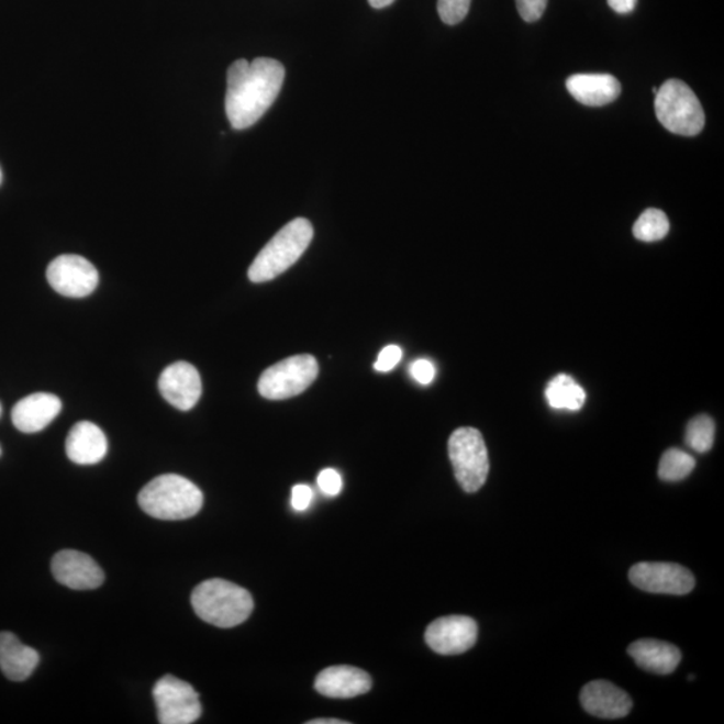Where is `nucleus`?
<instances>
[{"label":"nucleus","mask_w":724,"mask_h":724,"mask_svg":"<svg viewBox=\"0 0 724 724\" xmlns=\"http://www.w3.org/2000/svg\"><path fill=\"white\" fill-rule=\"evenodd\" d=\"M285 81V68L271 58L235 60L227 71L226 113L236 131L257 124L274 101Z\"/></svg>","instance_id":"1"},{"label":"nucleus","mask_w":724,"mask_h":724,"mask_svg":"<svg viewBox=\"0 0 724 724\" xmlns=\"http://www.w3.org/2000/svg\"><path fill=\"white\" fill-rule=\"evenodd\" d=\"M203 492L197 484L176 474L151 480L138 494L144 513L161 521L192 519L203 508Z\"/></svg>","instance_id":"2"},{"label":"nucleus","mask_w":724,"mask_h":724,"mask_svg":"<svg viewBox=\"0 0 724 724\" xmlns=\"http://www.w3.org/2000/svg\"><path fill=\"white\" fill-rule=\"evenodd\" d=\"M191 602L200 619L219 628H233L245 623L254 610L252 594L222 578L200 583L193 589Z\"/></svg>","instance_id":"3"},{"label":"nucleus","mask_w":724,"mask_h":724,"mask_svg":"<svg viewBox=\"0 0 724 724\" xmlns=\"http://www.w3.org/2000/svg\"><path fill=\"white\" fill-rule=\"evenodd\" d=\"M314 230L308 219L298 218L279 230L261 248L248 269L249 281L269 282L290 269L312 243Z\"/></svg>","instance_id":"4"},{"label":"nucleus","mask_w":724,"mask_h":724,"mask_svg":"<svg viewBox=\"0 0 724 724\" xmlns=\"http://www.w3.org/2000/svg\"><path fill=\"white\" fill-rule=\"evenodd\" d=\"M657 120L667 131L680 136H697L703 131L705 118L701 101L689 85L668 80L655 94Z\"/></svg>","instance_id":"5"},{"label":"nucleus","mask_w":724,"mask_h":724,"mask_svg":"<svg viewBox=\"0 0 724 724\" xmlns=\"http://www.w3.org/2000/svg\"><path fill=\"white\" fill-rule=\"evenodd\" d=\"M448 455L461 489L470 494L482 489L490 471L482 434L471 427L456 430L448 441Z\"/></svg>","instance_id":"6"},{"label":"nucleus","mask_w":724,"mask_h":724,"mask_svg":"<svg viewBox=\"0 0 724 724\" xmlns=\"http://www.w3.org/2000/svg\"><path fill=\"white\" fill-rule=\"evenodd\" d=\"M319 376V363L313 356L286 358L261 374L258 382L260 397L285 400L305 392Z\"/></svg>","instance_id":"7"},{"label":"nucleus","mask_w":724,"mask_h":724,"mask_svg":"<svg viewBox=\"0 0 724 724\" xmlns=\"http://www.w3.org/2000/svg\"><path fill=\"white\" fill-rule=\"evenodd\" d=\"M154 699L161 724H191L202 715L199 693L191 684L172 675L157 681Z\"/></svg>","instance_id":"8"},{"label":"nucleus","mask_w":724,"mask_h":724,"mask_svg":"<svg viewBox=\"0 0 724 724\" xmlns=\"http://www.w3.org/2000/svg\"><path fill=\"white\" fill-rule=\"evenodd\" d=\"M46 277L57 293L69 298L90 296L100 281L99 271L80 255H60L48 265Z\"/></svg>","instance_id":"9"},{"label":"nucleus","mask_w":724,"mask_h":724,"mask_svg":"<svg viewBox=\"0 0 724 724\" xmlns=\"http://www.w3.org/2000/svg\"><path fill=\"white\" fill-rule=\"evenodd\" d=\"M630 580L644 592L656 594H689L695 588V577L684 566L671 563H641L630 571Z\"/></svg>","instance_id":"10"},{"label":"nucleus","mask_w":724,"mask_h":724,"mask_svg":"<svg viewBox=\"0 0 724 724\" xmlns=\"http://www.w3.org/2000/svg\"><path fill=\"white\" fill-rule=\"evenodd\" d=\"M478 625L471 617L447 616L435 620L425 631V642L439 655H460L476 645Z\"/></svg>","instance_id":"11"},{"label":"nucleus","mask_w":724,"mask_h":724,"mask_svg":"<svg viewBox=\"0 0 724 724\" xmlns=\"http://www.w3.org/2000/svg\"><path fill=\"white\" fill-rule=\"evenodd\" d=\"M159 391L170 405L180 411H190L202 397V379L190 363H175L163 370Z\"/></svg>","instance_id":"12"},{"label":"nucleus","mask_w":724,"mask_h":724,"mask_svg":"<svg viewBox=\"0 0 724 724\" xmlns=\"http://www.w3.org/2000/svg\"><path fill=\"white\" fill-rule=\"evenodd\" d=\"M52 571L59 583L75 590L97 589L105 580L100 565L77 550L57 553L52 561Z\"/></svg>","instance_id":"13"},{"label":"nucleus","mask_w":724,"mask_h":724,"mask_svg":"<svg viewBox=\"0 0 724 724\" xmlns=\"http://www.w3.org/2000/svg\"><path fill=\"white\" fill-rule=\"evenodd\" d=\"M580 701L587 713L601 720H620L628 715L634 705L628 693L605 680L583 687Z\"/></svg>","instance_id":"14"},{"label":"nucleus","mask_w":724,"mask_h":724,"mask_svg":"<svg viewBox=\"0 0 724 724\" xmlns=\"http://www.w3.org/2000/svg\"><path fill=\"white\" fill-rule=\"evenodd\" d=\"M60 410L63 403L56 394L33 393L18 401L12 408L11 419L16 430L24 434H35L45 430L59 415Z\"/></svg>","instance_id":"15"},{"label":"nucleus","mask_w":724,"mask_h":724,"mask_svg":"<svg viewBox=\"0 0 724 724\" xmlns=\"http://www.w3.org/2000/svg\"><path fill=\"white\" fill-rule=\"evenodd\" d=\"M315 690L333 699L364 695L372 689V679L360 668L350 666L328 667L315 679Z\"/></svg>","instance_id":"16"},{"label":"nucleus","mask_w":724,"mask_h":724,"mask_svg":"<svg viewBox=\"0 0 724 724\" xmlns=\"http://www.w3.org/2000/svg\"><path fill=\"white\" fill-rule=\"evenodd\" d=\"M108 441L100 427L90 422H80L69 432L66 454L77 465H97L105 458Z\"/></svg>","instance_id":"17"},{"label":"nucleus","mask_w":724,"mask_h":724,"mask_svg":"<svg viewBox=\"0 0 724 724\" xmlns=\"http://www.w3.org/2000/svg\"><path fill=\"white\" fill-rule=\"evenodd\" d=\"M566 88L578 102L587 107H604L622 93V85L611 75H575Z\"/></svg>","instance_id":"18"},{"label":"nucleus","mask_w":724,"mask_h":724,"mask_svg":"<svg viewBox=\"0 0 724 724\" xmlns=\"http://www.w3.org/2000/svg\"><path fill=\"white\" fill-rule=\"evenodd\" d=\"M40 662L35 649L24 645L11 632H0V669L12 681H23L32 677Z\"/></svg>","instance_id":"19"},{"label":"nucleus","mask_w":724,"mask_h":724,"mask_svg":"<svg viewBox=\"0 0 724 724\" xmlns=\"http://www.w3.org/2000/svg\"><path fill=\"white\" fill-rule=\"evenodd\" d=\"M628 654L638 667L659 675L672 673L681 660L679 648L666 642L653 641V638L632 643Z\"/></svg>","instance_id":"20"},{"label":"nucleus","mask_w":724,"mask_h":724,"mask_svg":"<svg viewBox=\"0 0 724 724\" xmlns=\"http://www.w3.org/2000/svg\"><path fill=\"white\" fill-rule=\"evenodd\" d=\"M545 397L555 410L578 411L586 404L587 393L568 375H558L547 385Z\"/></svg>","instance_id":"21"},{"label":"nucleus","mask_w":724,"mask_h":724,"mask_svg":"<svg viewBox=\"0 0 724 724\" xmlns=\"http://www.w3.org/2000/svg\"><path fill=\"white\" fill-rule=\"evenodd\" d=\"M695 466L697 461L690 454L671 448L661 456L659 477L666 482H678V480L689 477Z\"/></svg>","instance_id":"22"},{"label":"nucleus","mask_w":724,"mask_h":724,"mask_svg":"<svg viewBox=\"0 0 724 724\" xmlns=\"http://www.w3.org/2000/svg\"><path fill=\"white\" fill-rule=\"evenodd\" d=\"M669 221L665 212L656 209L644 211L634 226L635 238L642 242H657L666 238Z\"/></svg>","instance_id":"23"},{"label":"nucleus","mask_w":724,"mask_h":724,"mask_svg":"<svg viewBox=\"0 0 724 724\" xmlns=\"http://www.w3.org/2000/svg\"><path fill=\"white\" fill-rule=\"evenodd\" d=\"M715 441V423L708 415L693 417L686 431L687 446L697 453H708Z\"/></svg>","instance_id":"24"},{"label":"nucleus","mask_w":724,"mask_h":724,"mask_svg":"<svg viewBox=\"0 0 724 724\" xmlns=\"http://www.w3.org/2000/svg\"><path fill=\"white\" fill-rule=\"evenodd\" d=\"M470 5L471 0H437V12L444 23L455 26L465 20Z\"/></svg>","instance_id":"25"},{"label":"nucleus","mask_w":724,"mask_h":724,"mask_svg":"<svg viewBox=\"0 0 724 724\" xmlns=\"http://www.w3.org/2000/svg\"><path fill=\"white\" fill-rule=\"evenodd\" d=\"M318 483L322 494L326 497H336L343 491V477L333 468H325L320 472Z\"/></svg>","instance_id":"26"},{"label":"nucleus","mask_w":724,"mask_h":724,"mask_svg":"<svg viewBox=\"0 0 724 724\" xmlns=\"http://www.w3.org/2000/svg\"><path fill=\"white\" fill-rule=\"evenodd\" d=\"M401 357H403V350L398 345H388L380 352L379 357H377L375 369L381 374L391 372L392 369L398 367Z\"/></svg>","instance_id":"27"},{"label":"nucleus","mask_w":724,"mask_h":724,"mask_svg":"<svg viewBox=\"0 0 724 724\" xmlns=\"http://www.w3.org/2000/svg\"><path fill=\"white\" fill-rule=\"evenodd\" d=\"M523 21L537 22L544 15L547 0H515Z\"/></svg>","instance_id":"28"},{"label":"nucleus","mask_w":724,"mask_h":724,"mask_svg":"<svg viewBox=\"0 0 724 724\" xmlns=\"http://www.w3.org/2000/svg\"><path fill=\"white\" fill-rule=\"evenodd\" d=\"M412 379L417 381L419 385L428 386L434 381L436 376L435 365L424 358L413 361L410 367Z\"/></svg>","instance_id":"29"},{"label":"nucleus","mask_w":724,"mask_h":724,"mask_svg":"<svg viewBox=\"0 0 724 724\" xmlns=\"http://www.w3.org/2000/svg\"><path fill=\"white\" fill-rule=\"evenodd\" d=\"M313 501V490L307 484H297L291 491V506L297 511H305Z\"/></svg>","instance_id":"30"},{"label":"nucleus","mask_w":724,"mask_h":724,"mask_svg":"<svg viewBox=\"0 0 724 724\" xmlns=\"http://www.w3.org/2000/svg\"><path fill=\"white\" fill-rule=\"evenodd\" d=\"M637 0H608V4L617 14H630L636 8Z\"/></svg>","instance_id":"31"},{"label":"nucleus","mask_w":724,"mask_h":724,"mask_svg":"<svg viewBox=\"0 0 724 724\" xmlns=\"http://www.w3.org/2000/svg\"><path fill=\"white\" fill-rule=\"evenodd\" d=\"M368 2L374 9H385L391 5L394 0H368Z\"/></svg>","instance_id":"32"},{"label":"nucleus","mask_w":724,"mask_h":724,"mask_svg":"<svg viewBox=\"0 0 724 724\" xmlns=\"http://www.w3.org/2000/svg\"><path fill=\"white\" fill-rule=\"evenodd\" d=\"M309 724H349V722H344L339 720H315L308 722Z\"/></svg>","instance_id":"33"},{"label":"nucleus","mask_w":724,"mask_h":724,"mask_svg":"<svg viewBox=\"0 0 724 724\" xmlns=\"http://www.w3.org/2000/svg\"><path fill=\"white\" fill-rule=\"evenodd\" d=\"M2 179H3V175H2V170H0V182H2Z\"/></svg>","instance_id":"34"},{"label":"nucleus","mask_w":724,"mask_h":724,"mask_svg":"<svg viewBox=\"0 0 724 724\" xmlns=\"http://www.w3.org/2000/svg\"><path fill=\"white\" fill-rule=\"evenodd\" d=\"M0 416H2V404H0Z\"/></svg>","instance_id":"35"},{"label":"nucleus","mask_w":724,"mask_h":724,"mask_svg":"<svg viewBox=\"0 0 724 724\" xmlns=\"http://www.w3.org/2000/svg\"><path fill=\"white\" fill-rule=\"evenodd\" d=\"M0 455H2V447H0Z\"/></svg>","instance_id":"36"}]
</instances>
